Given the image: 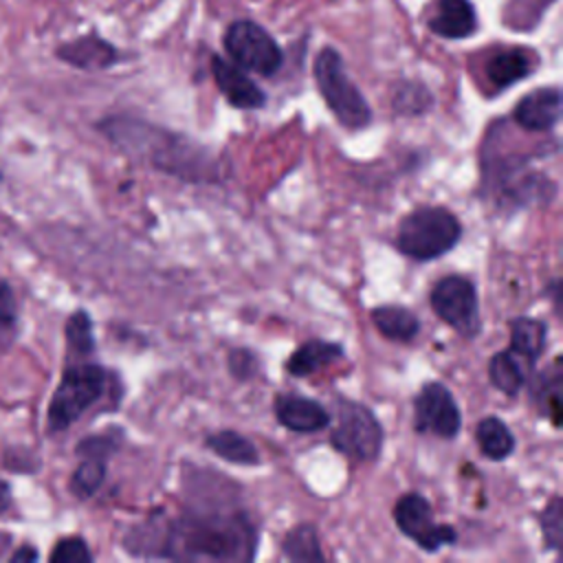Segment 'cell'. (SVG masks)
Wrapping results in <instances>:
<instances>
[{
	"label": "cell",
	"instance_id": "cell-1",
	"mask_svg": "<svg viewBox=\"0 0 563 563\" xmlns=\"http://www.w3.org/2000/svg\"><path fill=\"white\" fill-rule=\"evenodd\" d=\"M257 534L242 512L185 515L163 530L156 556L183 561H246L255 554Z\"/></svg>",
	"mask_w": 563,
	"mask_h": 563
},
{
	"label": "cell",
	"instance_id": "cell-2",
	"mask_svg": "<svg viewBox=\"0 0 563 563\" xmlns=\"http://www.w3.org/2000/svg\"><path fill=\"white\" fill-rule=\"evenodd\" d=\"M103 130L125 152L143 156L163 172L176 174L187 180H211L216 174L213 158L207 150L198 147L189 139L150 125L147 121L117 117L108 119Z\"/></svg>",
	"mask_w": 563,
	"mask_h": 563
},
{
	"label": "cell",
	"instance_id": "cell-3",
	"mask_svg": "<svg viewBox=\"0 0 563 563\" xmlns=\"http://www.w3.org/2000/svg\"><path fill=\"white\" fill-rule=\"evenodd\" d=\"M462 238L460 220L444 207H420L398 224L396 249L411 260H435Z\"/></svg>",
	"mask_w": 563,
	"mask_h": 563
},
{
	"label": "cell",
	"instance_id": "cell-4",
	"mask_svg": "<svg viewBox=\"0 0 563 563\" xmlns=\"http://www.w3.org/2000/svg\"><path fill=\"white\" fill-rule=\"evenodd\" d=\"M312 70L323 101L328 103V108L332 110L341 125L350 130H361L372 121L369 103L347 77L339 51L330 46L321 48Z\"/></svg>",
	"mask_w": 563,
	"mask_h": 563
},
{
	"label": "cell",
	"instance_id": "cell-5",
	"mask_svg": "<svg viewBox=\"0 0 563 563\" xmlns=\"http://www.w3.org/2000/svg\"><path fill=\"white\" fill-rule=\"evenodd\" d=\"M108 387V372L99 365H73L64 372L51 405L48 429H68L84 411H88Z\"/></svg>",
	"mask_w": 563,
	"mask_h": 563
},
{
	"label": "cell",
	"instance_id": "cell-6",
	"mask_svg": "<svg viewBox=\"0 0 563 563\" xmlns=\"http://www.w3.org/2000/svg\"><path fill=\"white\" fill-rule=\"evenodd\" d=\"M224 51L229 57L257 75H275L284 62L277 42L253 20H235L224 31Z\"/></svg>",
	"mask_w": 563,
	"mask_h": 563
},
{
	"label": "cell",
	"instance_id": "cell-7",
	"mask_svg": "<svg viewBox=\"0 0 563 563\" xmlns=\"http://www.w3.org/2000/svg\"><path fill=\"white\" fill-rule=\"evenodd\" d=\"M330 442L336 451L350 457L374 460L383 446V427L367 407L361 402L343 400L339 405L336 427L330 435Z\"/></svg>",
	"mask_w": 563,
	"mask_h": 563
},
{
	"label": "cell",
	"instance_id": "cell-8",
	"mask_svg": "<svg viewBox=\"0 0 563 563\" xmlns=\"http://www.w3.org/2000/svg\"><path fill=\"white\" fill-rule=\"evenodd\" d=\"M433 312L464 336L479 332V306L473 282L462 275L442 277L431 290Z\"/></svg>",
	"mask_w": 563,
	"mask_h": 563
},
{
	"label": "cell",
	"instance_id": "cell-9",
	"mask_svg": "<svg viewBox=\"0 0 563 563\" xmlns=\"http://www.w3.org/2000/svg\"><path fill=\"white\" fill-rule=\"evenodd\" d=\"M394 521L398 530L416 541L424 552H435L457 539L451 526L433 521L431 504L418 493H407L396 501Z\"/></svg>",
	"mask_w": 563,
	"mask_h": 563
},
{
	"label": "cell",
	"instance_id": "cell-10",
	"mask_svg": "<svg viewBox=\"0 0 563 563\" xmlns=\"http://www.w3.org/2000/svg\"><path fill=\"white\" fill-rule=\"evenodd\" d=\"M413 424L422 433L455 438L462 427V413L453 394L442 383H427L413 400Z\"/></svg>",
	"mask_w": 563,
	"mask_h": 563
},
{
	"label": "cell",
	"instance_id": "cell-11",
	"mask_svg": "<svg viewBox=\"0 0 563 563\" xmlns=\"http://www.w3.org/2000/svg\"><path fill=\"white\" fill-rule=\"evenodd\" d=\"M211 73H213L216 86L220 88V92L231 106L255 110L266 103V95L260 90V86L253 79H249V75L242 68L222 59L220 55L211 57Z\"/></svg>",
	"mask_w": 563,
	"mask_h": 563
},
{
	"label": "cell",
	"instance_id": "cell-12",
	"mask_svg": "<svg viewBox=\"0 0 563 563\" xmlns=\"http://www.w3.org/2000/svg\"><path fill=\"white\" fill-rule=\"evenodd\" d=\"M273 407L279 424L286 427L288 431L312 433L330 424V413L323 409V405L306 396L279 394Z\"/></svg>",
	"mask_w": 563,
	"mask_h": 563
},
{
	"label": "cell",
	"instance_id": "cell-13",
	"mask_svg": "<svg viewBox=\"0 0 563 563\" xmlns=\"http://www.w3.org/2000/svg\"><path fill=\"white\" fill-rule=\"evenodd\" d=\"M515 121L530 132L552 130L561 117V90L554 86L528 92L515 108Z\"/></svg>",
	"mask_w": 563,
	"mask_h": 563
},
{
	"label": "cell",
	"instance_id": "cell-14",
	"mask_svg": "<svg viewBox=\"0 0 563 563\" xmlns=\"http://www.w3.org/2000/svg\"><path fill=\"white\" fill-rule=\"evenodd\" d=\"M429 29L446 40L468 37L477 29V15L468 0H438L429 15Z\"/></svg>",
	"mask_w": 563,
	"mask_h": 563
},
{
	"label": "cell",
	"instance_id": "cell-15",
	"mask_svg": "<svg viewBox=\"0 0 563 563\" xmlns=\"http://www.w3.org/2000/svg\"><path fill=\"white\" fill-rule=\"evenodd\" d=\"M57 55L62 59H66L68 64L79 66V68H88V70L106 68V66L117 62L114 46L108 44L106 40L97 37V35H86V37H79L75 42H68L57 51Z\"/></svg>",
	"mask_w": 563,
	"mask_h": 563
},
{
	"label": "cell",
	"instance_id": "cell-16",
	"mask_svg": "<svg viewBox=\"0 0 563 563\" xmlns=\"http://www.w3.org/2000/svg\"><path fill=\"white\" fill-rule=\"evenodd\" d=\"M341 356H343V347L339 343L312 339V341H306L303 345H299L290 354V358L286 361V369L290 376H310L317 369L339 361Z\"/></svg>",
	"mask_w": 563,
	"mask_h": 563
},
{
	"label": "cell",
	"instance_id": "cell-17",
	"mask_svg": "<svg viewBox=\"0 0 563 563\" xmlns=\"http://www.w3.org/2000/svg\"><path fill=\"white\" fill-rule=\"evenodd\" d=\"M532 73V55L523 48H510L493 55L486 64V75L495 88H508Z\"/></svg>",
	"mask_w": 563,
	"mask_h": 563
},
{
	"label": "cell",
	"instance_id": "cell-18",
	"mask_svg": "<svg viewBox=\"0 0 563 563\" xmlns=\"http://www.w3.org/2000/svg\"><path fill=\"white\" fill-rule=\"evenodd\" d=\"M548 339V325L541 319L532 317H517L510 323V350L523 358L526 363H534Z\"/></svg>",
	"mask_w": 563,
	"mask_h": 563
},
{
	"label": "cell",
	"instance_id": "cell-19",
	"mask_svg": "<svg viewBox=\"0 0 563 563\" xmlns=\"http://www.w3.org/2000/svg\"><path fill=\"white\" fill-rule=\"evenodd\" d=\"M369 317L376 330L391 341H411L420 330L418 317L402 306H378Z\"/></svg>",
	"mask_w": 563,
	"mask_h": 563
},
{
	"label": "cell",
	"instance_id": "cell-20",
	"mask_svg": "<svg viewBox=\"0 0 563 563\" xmlns=\"http://www.w3.org/2000/svg\"><path fill=\"white\" fill-rule=\"evenodd\" d=\"M475 438L479 444V451L488 457V460H504L515 451V435L512 431L495 416L482 418L477 429H475Z\"/></svg>",
	"mask_w": 563,
	"mask_h": 563
},
{
	"label": "cell",
	"instance_id": "cell-21",
	"mask_svg": "<svg viewBox=\"0 0 563 563\" xmlns=\"http://www.w3.org/2000/svg\"><path fill=\"white\" fill-rule=\"evenodd\" d=\"M207 446L218 453L222 460L227 462H233V464H242V466H251V464H260V453L255 449V444L244 438L242 433L238 431H218V433H211L207 438Z\"/></svg>",
	"mask_w": 563,
	"mask_h": 563
},
{
	"label": "cell",
	"instance_id": "cell-22",
	"mask_svg": "<svg viewBox=\"0 0 563 563\" xmlns=\"http://www.w3.org/2000/svg\"><path fill=\"white\" fill-rule=\"evenodd\" d=\"M488 378L506 396H517L526 385V372L519 363V356L510 347L490 358Z\"/></svg>",
	"mask_w": 563,
	"mask_h": 563
},
{
	"label": "cell",
	"instance_id": "cell-23",
	"mask_svg": "<svg viewBox=\"0 0 563 563\" xmlns=\"http://www.w3.org/2000/svg\"><path fill=\"white\" fill-rule=\"evenodd\" d=\"M282 552L290 561H323V552L319 545L317 530L310 523L295 526L282 541Z\"/></svg>",
	"mask_w": 563,
	"mask_h": 563
},
{
	"label": "cell",
	"instance_id": "cell-24",
	"mask_svg": "<svg viewBox=\"0 0 563 563\" xmlns=\"http://www.w3.org/2000/svg\"><path fill=\"white\" fill-rule=\"evenodd\" d=\"M84 462L75 468L70 477V490L77 497H90L106 477V455L99 453H81Z\"/></svg>",
	"mask_w": 563,
	"mask_h": 563
},
{
	"label": "cell",
	"instance_id": "cell-25",
	"mask_svg": "<svg viewBox=\"0 0 563 563\" xmlns=\"http://www.w3.org/2000/svg\"><path fill=\"white\" fill-rule=\"evenodd\" d=\"M431 103H433L431 92L427 90V86H422L418 81H402L394 92L396 112L407 114V117L427 112L431 108Z\"/></svg>",
	"mask_w": 563,
	"mask_h": 563
},
{
	"label": "cell",
	"instance_id": "cell-26",
	"mask_svg": "<svg viewBox=\"0 0 563 563\" xmlns=\"http://www.w3.org/2000/svg\"><path fill=\"white\" fill-rule=\"evenodd\" d=\"M66 343L73 354L86 356L95 350V336H92V321L90 317L79 310L75 312L66 323Z\"/></svg>",
	"mask_w": 563,
	"mask_h": 563
},
{
	"label": "cell",
	"instance_id": "cell-27",
	"mask_svg": "<svg viewBox=\"0 0 563 563\" xmlns=\"http://www.w3.org/2000/svg\"><path fill=\"white\" fill-rule=\"evenodd\" d=\"M541 530H543V541L550 550L561 548V537H563V501L559 495H554L548 506L541 512Z\"/></svg>",
	"mask_w": 563,
	"mask_h": 563
},
{
	"label": "cell",
	"instance_id": "cell-28",
	"mask_svg": "<svg viewBox=\"0 0 563 563\" xmlns=\"http://www.w3.org/2000/svg\"><path fill=\"white\" fill-rule=\"evenodd\" d=\"M51 561L53 563H88V561H92V554H90V550H88L84 539L68 537V539H62L53 548Z\"/></svg>",
	"mask_w": 563,
	"mask_h": 563
},
{
	"label": "cell",
	"instance_id": "cell-29",
	"mask_svg": "<svg viewBox=\"0 0 563 563\" xmlns=\"http://www.w3.org/2000/svg\"><path fill=\"white\" fill-rule=\"evenodd\" d=\"M229 369L238 378H251L257 372V358L251 350H233L229 352Z\"/></svg>",
	"mask_w": 563,
	"mask_h": 563
},
{
	"label": "cell",
	"instance_id": "cell-30",
	"mask_svg": "<svg viewBox=\"0 0 563 563\" xmlns=\"http://www.w3.org/2000/svg\"><path fill=\"white\" fill-rule=\"evenodd\" d=\"M15 321V299L11 286L0 279V328H7Z\"/></svg>",
	"mask_w": 563,
	"mask_h": 563
},
{
	"label": "cell",
	"instance_id": "cell-31",
	"mask_svg": "<svg viewBox=\"0 0 563 563\" xmlns=\"http://www.w3.org/2000/svg\"><path fill=\"white\" fill-rule=\"evenodd\" d=\"M13 561H35L37 559V552L35 550H31V548H22V550H18L13 556H11Z\"/></svg>",
	"mask_w": 563,
	"mask_h": 563
},
{
	"label": "cell",
	"instance_id": "cell-32",
	"mask_svg": "<svg viewBox=\"0 0 563 563\" xmlns=\"http://www.w3.org/2000/svg\"><path fill=\"white\" fill-rule=\"evenodd\" d=\"M11 501V493H9V486L4 482H0V510H4Z\"/></svg>",
	"mask_w": 563,
	"mask_h": 563
}]
</instances>
